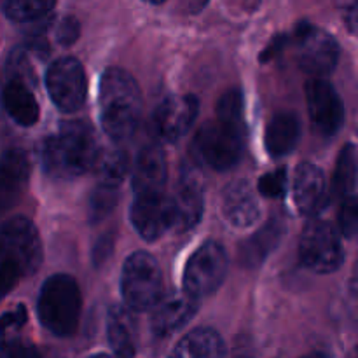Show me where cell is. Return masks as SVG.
Listing matches in <instances>:
<instances>
[{"instance_id": "4fadbf2b", "label": "cell", "mask_w": 358, "mask_h": 358, "mask_svg": "<svg viewBox=\"0 0 358 358\" xmlns=\"http://www.w3.org/2000/svg\"><path fill=\"white\" fill-rule=\"evenodd\" d=\"M199 103L192 94H173L157 105L150 119L154 136L163 143H175L191 131L198 119Z\"/></svg>"}, {"instance_id": "f546056e", "label": "cell", "mask_w": 358, "mask_h": 358, "mask_svg": "<svg viewBox=\"0 0 358 358\" xmlns=\"http://www.w3.org/2000/svg\"><path fill=\"white\" fill-rule=\"evenodd\" d=\"M287 185H289V175H287V168L280 166V168H276V170L268 171V173H264L261 178H259L257 191L261 192L264 198L276 199V198H280V196L285 194Z\"/></svg>"}, {"instance_id": "2e32d148", "label": "cell", "mask_w": 358, "mask_h": 358, "mask_svg": "<svg viewBox=\"0 0 358 358\" xmlns=\"http://www.w3.org/2000/svg\"><path fill=\"white\" fill-rule=\"evenodd\" d=\"M30 180V159L23 149L3 150L0 156V215L23 198Z\"/></svg>"}, {"instance_id": "e0dca14e", "label": "cell", "mask_w": 358, "mask_h": 358, "mask_svg": "<svg viewBox=\"0 0 358 358\" xmlns=\"http://www.w3.org/2000/svg\"><path fill=\"white\" fill-rule=\"evenodd\" d=\"M292 194L301 215H317L329 199L324 171L310 161L297 164L292 177Z\"/></svg>"}, {"instance_id": "60d3db41", "label": "cell", "mask_w": 358, "mask_h": 358, "mask_svg": "<svg viewBox=\"0 0 358 358\" xmlns=\"http://www.w3.org/2000/svg\"><path fill=\"white\" fill-rule=\"evenodd\" d=\"M0 103H2V86H0Z\"/></svg>"}, {"instance_id": "4316f807", "label": "cell", "mask_w": 358, "mask_h": 358, "mask_svg": "<svg viewBox=\"0 0 358 358\" xmlns=\"http://www.w3.org/2000/svg\"><path fill=\"white\" fill-rule=\"evenodd\" d=\"M94 171H96L100 184L117 185L119 187L129 171L128 154L121 149L101 150Z\"/></svg>"}, {"instance_id": "83f0119b", "label": "cell", "mask_w": 358, "mask_h": 358, "mask_svg": "<svg viewBox=\"0 0 358 358\" xmlns=\"http://www.w3.org/2000/svg\"><path fill=\"white\" fill-rule=\"evenodd\" d=\"M119 201L117 185L98 184L90 198V219L91 222H100L110 215Z\"/></svg>"}, {"instance_id": "d590c367", "label": "cell", "mask_w": 358, "mask_h": 358, "mask_svg": "<svg viewBox=\"0 0 358 358\" xmlns=\"http://www.w3.org/2000/svg\"><path fill=\"white\" fill-rule=\"evenodd\" d=\"M345 24L348 28L350 34L357 35L358 37V0H353L345 13Z\"/></svg>"}, {"instance_id": "9a60e30c", "label": "cell", "mask_w": 358, "mask_h": 358, "mask_svg": "<svg viewBox=\"0 0 358 358\" xmlns=\"http://www.w3.org/2000/svg\"><path fill=\"white\" fill-rule=\"evenodd\" d=\"M198 297L191 296L185 290L170 292L161 296L154 304L150 315V331L156 338H170L175 332L182 331L198 313Z\"/></svg>"}, {"instance_id": "30bf717a", "label": "cell", "mask_w": 358, "mask_h": 358, "mask_svg": "<svg viewBox=\"0 0 358 358\" xmlns=\"http://www.w3.org/2000/svg\"><path fill=\"white\" fill-rule=\"evenodd\" d=\"M45 87L58 110L65 114L77 112L87 96V77L83 63L72 56L56 59L45 72Z\"/></svg>"}, {"instance_id": "74e56055", "label": "cell", "mask_w": 358, "mask_h": 358, "mask_svg": "<svg viewBox=\"0 0 358 358\" xmlns=\"http://www.w3.org/2000/svg\"><path fill=\"white\" fill-rule=\"evenodd\" d=\"M350 289H352L353 296H355L358 299V259L355 262V268H353L352 278H350Z\"/></svg>"}, {"instance_id": "603a6c76", "label": "cell", "mask_w": 358, "mask_h": 358, "mask_svg": "<svg viewBox=\"0 0 358 358\" xmlns=\"http://www.w3.org/2000/svg\"><path fill=\"white\" fill-rule=\"evenodd\" d=\"M107 339L112 353L133 357L136 353V320L129 306H112L107 315Z\"/></svg>"}, {"instance_id": "8992f818", "label": "cell", "mask_w": 358, "mask_h": 358, "mask_svg": "<svg viewBox=\"0 0 358 358\" xmlns=\"http://www.w3.org/2000/svg\"><path fill=\"white\" fill-rule=\"evenodd\" d=\"M299 257L308 269L320 275L338 271L345 261V247L339 231L327 220H308L301 234Z\"/></svg>"}, {"instance_id": "d4e9b609", "label": "cell", "mask_w": 358, "mask_h": 358, "mask_svg": "<svg viewBox=\"0 0 358 358\" xmlns=\"http://www.w3.org/2000/svg\"><path fill=\"white\" fill-rule=\"evenodd\" d=\"M358 182V156L357 149L352 143H346L339 152L336 161L334 173L331 182V196L332 198L345 199L346 196L353 194Z\"/></svg>"}, {"instance_id": "5b68a950", "label": "cell", "mask_w": 358, "mask_h": 358, "mask_svg": "<svg viewBox=\"0 0 358 358\" xmlns=\"http://www.w3.org/2000/svg\"><path fill=\"white\" fill-rule=\"evenodd\" d=\"M121 296L133 311L152 310L163 296V271L149 252H133L121 271Z\"/></svg>"}, {"instance_id": "836d02e7", "label": "cell", "mask_w": 358, "mask_h": 358, "mask_svg": "<svg viewBox=\"0 0 358 358\" xmlns=\"http://www.w3.org/2000/svg\"><path fill=\"white\" fill-rule=\"evenodd\" d=\"M37 350L34 346L23 345L21 341H2L0 343V357L6 358H30L37 357Z\"/></svg>"}, {"instance_id": "ac0fdd59", "label": "cell", "mask_w": 358, "mask_h": 358, "mask_svg": "<svg viewBox=\"0 0 358 358\" xmlns=\"http://www.w3.org/2000/svg\"><path fill=\"white\" fill-rule=\"evenodd\" d=\"M220 212L234 229H248L261 219V205L247 180H234L224 189Z\"/></svg>"}, {"instance_id": "1f68e13d", "label": "cell", "mask_w": 358, "mask_h": 358, "mask_svg": "<svg viewBox=\"0 0 358 358\" xmlns=\"http://www.w3.org/2000/svg\"><path fill=\"white\" fill-rule=\"evenodd\" d=\"M80 34V24L76 17L69 16L58 21L55 28V38L62 45H72Z\"/></svg>"}, {"instance_id": "44dd1931", "label": "cell", "mask_w": 358, "mask_h": 358, "mask_svg": "<svg viewBox=\"0 0 358 358\" xmlns=\"http://www.w3.org/2000/svg\"><path fill=\"white\" fill-rule=\"evenodd\" d=\"M168 166L163 149L156 143H149L138 152L133 168V191L159 192L166 184Z\"/></svg>"}, {"instance_id": "484cf974", "label": "cell", "mask_w": 358, "mask_h": 358, "mask_svg": "<svg viewBox=\"0 0 358 358\" xmlns=\"http://www.w3.org/2000/svg\"><path fill=\"white\" fill-rule=\"evenodd\" d=\"M58 0H0V9L9 20L31 23L52 13Z\"/></svg>"}, {"instance_id": "d6986e66", "label": "cell", "mask_w": 358, "mask_h": 358, "mask_svg": "<svg viewBox=\"0 0 358 358\" xmlns=\"http://www.w3.org/2000/svg\"><path fill=\"white\" fill-rule=\"evenodd\" d=\"M2 107L16 124L34 126L41 117V107L31 91V84L20 77H7L2 86Z\"/></svg>"}, {"instance_id": "8fae6325", "label": "cell", "mask_w": 358, "mask_h": 358, "mask_svg": "<svg viewBox=\"0 0 358 358\" xmlns=\"http://www.w3.org/2000/svg\"><path fill=\"white\" fill-rule=\"evenodd\" d=\"M129 220L136 233L145 241H156L166 233L175 229L177 208L175 199L159 192H138L129 208Z\"/></svg>"}, {"instance_id": "5bb4252c", "label": "cell", "mask_w": 358, "mask_h": 358, "mask_svg": "<svg viewBox=\"0 0 358 358\" xmlns=\"http://www.w3.org/2000/svg\"><path fill=\"white\" fill-rule=\"evenodd\" d=\"M175 208H177L178 233H187L201 222L205 210V177L199 170L198 161H185L178 173L177 194H175Z\"/></svg>"}, {"instance_id": "7402d4cb", "label": "cell", "mask_w": 358, "mask_h": 358, "mask_svg": "<svg viewBox=\"0 0 358 358\" xmlns=\"http://www.w3.org/2000/svg\"><path fill=\"white\" fill-rule=\"evenodd\" d=\"M285 233V220L282 217H271L254 236H250L241 245L240 264L247 269L259 268L282 243Z\"/></svg>"}, {"instance_id": "7c38bea8", "label": "cell", "mask_w": 358, "mask_h": 358, "mask_svg": "<svg viewBox=\"0 0 358 358\" xmlns=\"http://www.w3.org/2000/svg\"><path fill=\"white\" fill-rule=\"evenodd\" d=\"M308 114L320 136H334L345 124V105L325 77H311L304 86Z\"/></svg>"}, {"instance_id": "52a82bcc", "label": "cell", "mask_w": 358, "mask_h": 358, "mask_svg": "<svg viewBox=\"0 0 358 358\" xmlns=\"http://www.w3.org/2000/svg\"><path fill=\"white\" fill-rule=\"evenodd\" d=\"M229 269V255L219 241H206L189 257L184 269V290L191 296L203 299L212 296L226 280Z\"/></svg>"}, {"instance_id": "f35d334b", "label": "cell", "mask_w": 358, "mask_h": 358, "mask_svg": "<svg viewBox=\"0 0 358 358\" xmlns=\"http://www.w3.org/2000/svg\"><path fill=\"white\" fill-rule=\"evenodd\" d=\"M206 3V0H189V6L192 10H199Z\"/></svg>"}, {"instance_id": "4dcf8cb0", "label": "cell", "mask_w": 358, "mask_h": 358, "mask_svg": "<svg viewBox=\"0 0 358 358\" xmlns=\"http://www.w3.org/2000/svg\"><path fill=\"white\" fill-rule=\"evenodd\" d=\"M27 273L23 271V268H20L17 264L13 262H6V264H0V301L17 285L21 278H24Z\"/></svg>"}, {"instance_id": "ffe728a7", "label": "cell", "mask_w": 358, "mask_h": 358, "mask_svg": "<svg viewBox=\"0 0 358 358\" xmlns=\"http://www.w3.org/2000/svg\"><path fill=\"white\" fill-rule=\"evenodd\" d=\"M303 136V122L296 112L280 110L266 126L264 145L271 157H285L296 150Z\"/></svg>"}, {"instance_id": "ba28073f", "label": "cell", "mask_w": 358, "mask_h": 358, "mask_svg": "<svg viewBox=\"0 0 358 358\" xmlns=\"http://www.w3.org/2000/svg\"><path fill=\"white\" fill-rule=\"evenodd\" d=\"M13 262L34 275L42 264V241L38 231L27 217L0 220V264Z\"/></svg>"}, {"instance_id": "d6a6232c", "label": "cell", "mask_w": 358, "mask_h": 358, "mask_svg": "<svg viewBox=\"0 0 358 358\" xmlns=\"http://www.w3.org/2000/svg\"><path fill=\"white\" fill-rule=\"evenodd\" d=\"M28 320L27 308L23 304L13 308L10 311H6V313L0 317V332H9V331H20Z\"/></svg>"}, {"instance_id": "6da1fadb", "label": "cell", "mask_w": 358, "mask_h": 358, "mask_svg": "<svg viewBox=\"0 0 358 358\" xmlns=\"http://www.w3.org/2000/svg\"><path fill=\"white\" fill-rule=\"evenodd\" d=\"M100 154L96 131L83 119L63 122L44 140L41 150L45 173L59 180H72L94 170Z\"/></svg>"}, {"instance_id": "3957f363", "label": "cell", "mask_w": 358, "mask_h": 358, "mask_svg": "<svg viewBox=\"0 0 358 358\" xmlns=\"http://www.w3.org/2000/svg\"><path fill=\"white\" fill-rule=\"evenodd\" d=\"M83 296L76 278L65 273L52 275L42 283L37 299L41 324L58 338H69L79 327Z\"/></svg>"}, {"instance_id": "cb8c5ba5", "label": "cell", "mask_w": 358, "mask_h": 358, "mask_svg": "<svg viewBox=\"0 0 358 358\" xmlns=\"http://www.w3.org/2000/svg\"><path fill=\"white\" fill-rule=\"evenodd\" d=\"M171 355L178 358H219L227 355L222 336L208 327H198L187 332L175 345Z\"/></svg>"}, {"instance_id": "ab89813d", "label": "cell", "mask_w": 358, "mask_h": 358, "mask_svg": "<svg viewBox=\"0 0 358 358\" xmlns=\"http://www.w3.org/2000/svg\"><path fill=\"white\" fill-rule=\"evenodd\" d=\"M143 2H147V3H154V6H159V3H163L164 0H143Z\"/></svg>"}, {"instance_id": "e575fe53", "label": "cell", "mask_w": 358, "mask_h": 358, "mask_svg": "<svg viewBox=\"0 0 358 358\" xmlns=\"http://www.w3.org/2000/svg\"><path fill=\"white\" fill-rule=\"evenodd\" d=\"M112 250H114V238L110 234H105V236H101L96 241V245L93 248L94 264H103L105 259L112 254Z\"/></svg>"}, {"instance_id": "8d00e7d4", "label": "cell", "mask_w": 358, "mask_h": 358, "mask_svg": "<svg viewBox=\"0 0 358 358\" xmlns=\"http://www.w3.org/2000/svg\"><path fill=\"white\" fill-rule=\"evenodd\" d=\"M283 44H285V37H283V35H280V37H276L275 41H273L271 44H269L268 48L264 49V51H262L261 62H268V59H271L273 56L278 55V52L282 51Z\"/></svg>"}, {"instance_id": "277c9868", "label": "cell", "mask_w": 358, "mask_h": 358, "mask_svg": "<svg viewBox=\"0 0 358 358\" xmlns=\"http://www.w3.org/2000/svg\"><path fill=\"white\" fill-rule=\"evenodd\" d=\"M247 147V122H233L217 117L198 129L192 154L198 163L217 171L236 166Z\"/></svg>"}, {"instance_id": "9c48e42d", "label": "cell", "mask_w": 358, "mask_h": 358, "mask_svg": "<svg viewBox=\"0 0 358 358\" xmlns=\"http://www.w3.org/2000/svg\"><path fill=\"white\" fill-rule=\"evenodd\" d=\"M294 38L297 63L304 72L311 77H327L334 72L341 49L327 30L304 21L296 28Z\"/></svg>"}, {"instance_id": "f1b7e54d", "label": "cell", "mask_w": 358, "mask_h": 358, "mask_svg": "<svg viewBox=\"0 0 358 358\" xmlns=\"http://www.w3.org/2000/svg\"><path fill=\"white\" fill-rule=\"evenodd\" d=\"M338 222L343 236L358 240V194H350L343 199Z\"/></svg>"}, {"instance_id": "7a4b0ae2", "label": "cell", "mask_w": 358, "mask_h": 358, "mask_svg": "<svg viewBox=\"0 0 358 358\" xmlns=\"http://www.w3.org/2000/svg\"><path fill=\"white\" fill-rule=\"evenodd\" d=\"M142 93L126 70L107 69L100 79L98 90V115L105 135L122 143L133 136L142 115Z\"/></svg>"}]
</instances>
